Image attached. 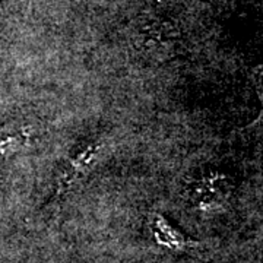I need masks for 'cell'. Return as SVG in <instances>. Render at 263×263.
I'll list each match as a JSON object with an SVG mask.
<instances>
[{
	"label": "cell",
	"mask_w": 263,
	"mask_h": 263,
	"mask_svg": "<svg viewBox=\"0 0 263 263\" xmlns=\"http://www.w3.org/2000/svg\"><path fill=\"white\" fill-rule=\"evenodd\" d=\"M187 196L200 209H211L221 206L222 202L228 199L230 187L222 176H211L206 179L197 180L189 189Z\"/></svg>",
	"instance_id": "cell-1"
},
{
	"label": "cell",
	"mask_w": 263,
	"mask_h": 263,
	"mask_svg": "<svg viewBox=\"0 0 263 263\" xmlns=\"http://www.w3.org/2000/svg\"><path fill=\"white\" fill-rule=\"evenodd\" d=\"M34 138V129L28 124H5L0 127V157H12L24 151Z\"/></svg>",
	"instance_id": "cell-2"
},
{
	"label": "cell",
	"mask_w": 263,
	"mask_h": 263,
	"mask_svg": "<svg viewBox=\"0 0 263 263\" xmlns=\"http://www.w3.org/2000/svg\"><path fill=\"white\" fill-rule=\"evenodd\" d=\"M100 149H101V143L100 142H92V143L86 145L84 149L81 151L79 154H76L75 157L70 160L67 168L65 170V174L62 176V179L59 181L56 199H59V196H63V193L69 189V186L81 176V173H84L85 170L92 164V161L98 155Z\"/></svg>",
	"instance_id": "cell-3"
},
{
	"label": "cell",
	"mask_w": 263,
	"mask_h": 263,
	"mask_svg": "<svg viewBox=\"0 0 263 263\" xmlns=\"http://www.w3.org/2000/svg\"><path fill=\"white\" fill-rule=\"evenodd\" d=\"M154 231L157 240L167 247L173 249H184L189 246L195 245L192 243L189 238H186L183 234H180L179 231L168 224V221L165 218L160 215H154Z\"/></svg>",
	"instance_id": "cell-4"
}]
</instances>
